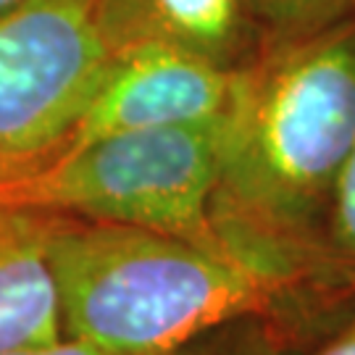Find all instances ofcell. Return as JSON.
Masks as SVG:
<instances>
[{"instance_id":"obj_11","label":"cell","mask_w":355,"mask_h":355,"mask_svg":"<svg viewBox=\"0 0 355 355\" xmlns=\"http://www.w3.org/2000/svg\"><path fill=\"white\" fill-rule=\"evenodd\" d=\"M6 355H108L92 347L87 343H79L74 337H61L58 343L51 345H40V347H24V350H13V353Z\"/></svg>"},{"instance_id":"obj_3","label":"cell","mask_w":355,"mask_h":355,"mask_svg":"<svg viewBox=\"0 0 355 355\" xmlns=\"http://www.w3.org/2000/svg\"><path fill=\"white\" fill-rule=\"evenodd\" d=\"M227 114L76 145L0 187V205L85 221L227 240L216 221Z\"/></svg>"},{"instance_id":"obj_5","label":"cell","mask_w":355,"mask_h":355,"mask_svg":"<svg viewBox=\"0 0 355 355\" xmlns=\"http://www.w3.org/2000/svg\"><path fill=\"white\" fill-rule=\"evenodd\" d=\"M240 71L164 45L116 53L69 150L111 135L182 127L227 114Z\"/></svg>"},{"instance_id":"obj_2","label":"cell","mask_w":355,"mask_h":355,"mask_svg":"<svg viewBox=\"0 0 355 355\" xmlns=\"http://www.w3.org/2000/svg\"><path fill=\"white\" fill-rule=\"evenodd\" d=\"M353 153L355 11L271 40L240 71L221 148L218 227L327 253L324 232Z\"/></svg>"},{"instance_id":"obj_12","label":"cell","mask_w":355,"mask_h":355,"mask_svg":"<svg viewBox=\"0 0 355 355\" xmlns=\"http://www.w3.org/2000/svg\"><path fill=\"white\" fill-rule=\"evenodd\" d=\"M311 355H355V313L350 321L345 324L337 337H331L324 347H318L316 353Z\"/></svg>"},{"instance_id":"obj_6","label":"cell","mask_w":355,"mask_h":355,"mask_svg":"<svg viewBox=\"0 0 355 355\" xmlns=\"http://www.w3.org/2000/svg\"><path fill=\"white\" fill-rule=\"evenodd\" d=\"M92 13L111 55L164 45L240 71L268 42L253 0H92Z\"/></svg>"},{"instance_id":"obj_13","label":"cell","mask_w":355,"mask_h":355,"mask_svg":"<svg viewBox=\"0 0 355 355\" xmlns=\"http://www.w3.org/2000/svg\"><path fill=\"white\" fill-rule=\"evenodd\" d=\"M26 3H35V0H0V16L16 11V8H21Z\"/></svg>"},{"instance_id":"obj_8","label":"cell","mask_w":355,"mask_h":355,"mask_svg":"<svg viewBox=\"0 0 355 355\" xmlns=\"http://www.w3.org/2000/svg\"><path fill=\"white\" fill-rule=\"evenodd\" d=\"M266 40H292L334 24L355 11V0H253Z\"/></svg>"},{"instance_id":"obj_10","label":"cell","mask_w":355,"mask_h":355,"mask_svg":"<svg viewBox=\"0 0 355 355\" xmlns=\"http://www.w3.org/2000/svg\"><path fill=\"white\" fill-rule=\"evenodd\" d=\"M324 250L345 266H355V153L337 184L324 232Z\"/></svg>"},{"instance_id":"obj_9","label":"cell","mask_w":355,"mask_h":355,"mask_svg":"<svg viewBox=\"0 0 355 355\" xmlns=\"http://www.w3.org/2000/svg\"><path fill=\"white\" fill-rule=\"evenodd\" d=\"M174 355H279L261 316H245L200 334Z\"/></svg>"},{"instance_id":"obj_7","label":"cell","mask_w":355,"mask_h":355,"mask_svg":"<svg viewBox=\"0 0 355 355\" xmlns=\"http://www.w3.org/2000/svg\"><path fill=\"white\" fill-rule=\"evenodd\" d=\"M55 218L0 205V355L66 337L48 253Z\"/></svg>"},{"instance_id":"obj_4","label":"cell","mask_w":355,"mask_h":355,"mask_svg":"<svg viewBox=\"0 0 355 355\" xmlns=\"http://www.w3.org/2000/svg\"><path fill=\"white\" fill-rule=\"evenodd\" d=\"M92 0L0 16V187L61 158L111 64Z\"/></svg>"},{"instance_id":"obj_1","label":"cell","mask_w":355,"mask_h":355,"mask_svg":"<svg viewBox=\"0 0 355 355\" xmlns=\"http://www.w3.org/2000/svg\"><path fill=\"white\" fill-rule=\"evenodd\" d=\"M48 253L64 334L108 355H174L263 316L327 255L258 234L195 240L71 216L55 218Z\"/></svg>"}]
</instances>
